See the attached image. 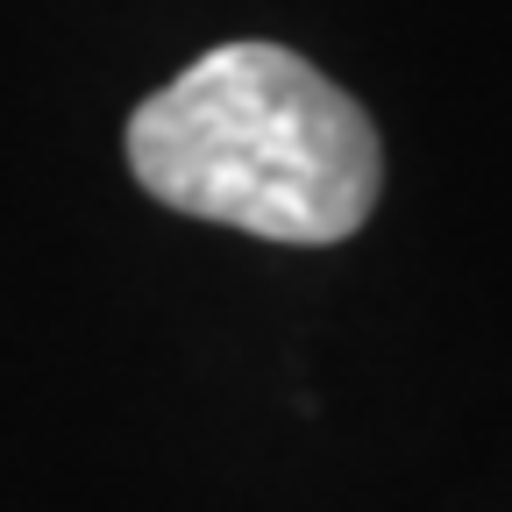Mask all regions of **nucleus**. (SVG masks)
Here are the masks:
<instances>
[{
    "instance_id": "obj_1",
    "label": "nucleus",
    "mask_w": 512,
    "mask_h": 512,
    "mask_svg": "<svg viewBox=\"0 0 512 512\" xmlns=\"http://www.w3.org/2000/svg\"><path fill=\"white\" fill-rule=\"evenodd\" d=\"M128 171L164 207L264 242H342L370 221V114L278 43H221L128 114Z\"/></svg>"
}]
</instances>
